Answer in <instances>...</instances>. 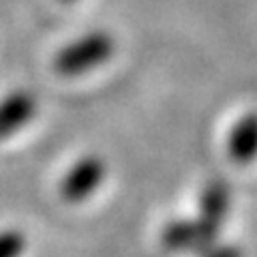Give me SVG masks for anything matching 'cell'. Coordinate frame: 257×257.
Returning <instances> with one entry per match:
<instances>
[{
    "instance_id": "6da1fadb",
    "label": "cell",
    "mask_w": 257,
    "mask_h": 257,
    "mask_svg": "<svg viewBox=\"0 0 257 257\" xmlns=\"http://www.w3.org/2000/svg\"><path fill=\"white\" fill-rule=\"evenodd\" d=\"M116 47L118 41L109 30H88L60 47L54 56V71L69 79L90 75L114 58Z\"/></svg>"
},
{
    "instance_id": "7a4b0ae2",
    "label": "cell",
    "mask_w": 257,
    "mask_h": 257,
    "mask_svg": "<svg viewBox=\"0 0 257 257\" xmlns=\"http://www.w3.org/2000/svg\"><path fill=\"white\" fill-rule=\"evenodd\" d=\"M107 180V161L96 152L79 157L60 178L58 193L67 204H84L94 197Z\"/></svg>"
},
{
    "instance_id": "3957f363",
    "label": "cell",
    "mask_w": 257,
    "mask_h": 257,
    "mask_svg": "<svg viewBox=\"0 0 257 257\" xmlns=\"http://www.w3.org/2000/svg\"><path fill=\"white\" fill-rule=\"evenodd\" d=\"M216 240H219V236L208 229L197 216L195 219H187V216L172 219L161 234L163 246L174 253H199Z\"/></svg>"
},
{
    "instance_id": "277c9868",
    "label": "cell",
    "mask_w": 257,
    "mask_h": 257,
    "mask_svg": "<svg viewBox=\"0 0 257 257\" xmlns=\"http://www.w3.org/2000/svg\"><path fill=\"white\" fill-rule=\"evenodd\" d=\"M231 204H234L231 184L225 178H210L202 187V191H199L197 219L219 236L229 212H231Z\"/></svg>"
},
{
    "instance_id": "5b68a950",
    "label": "cell",
    "mask_w": 257,
    "mask_h": 257,
    "mask_svg": "<svg viewBox=\"0 0 257 257\" xmlns=\"http://www.w3.org/2000/svg\"><path fill=\"white\" fill-rule=\"evenodd\" d=\"M227 159L238 167H248L257 161V109H248L236 118L225 140Z\"/></svg>"
},
{
    "instance_id": "8992f818",
    "label": "cell",
    "mask_w": 257,
    "mask_h": 257,
    "mask_svg": "<svg viewBox=\"0 0 257 257\" xmlns=\"http://www.w3.org/2000/svg\"><path fill=\"white\" fill-rule=\"evenodd\" d=\"M37 114V99L28 92H13L0 103V140L24 128Z\"/></svg>"
},
{
    "instance_id": "52a82bcc",
    "label": "cell",
    "mask_w": 257,
    "mask_h": 257,
    "mask_svg": "<svg viewBox=\"0 0 257 257\" xmlns=\"http://www.w3.org/2000/svg\"><path fill=\"white\" fill-rule=\"evenodd\" d=\"M26 248V238L22 231H0V257H22Z\"/></svg>"
},
{
    "instance_id": "ba28073f",
    "label": "cell",
    "mask_w": 257,
    "mask_h": 257,
    "mask_svg": "<svg viewBox=\"0 0 257 257\" xmlns=\"http://www.w3.org/2000/svg\"><path fill=\"white\" fill-rule=\"evenodd\" d=\"M199 257H242V251L236 246V244H229V242H212L208 244L206 248L197 253Z\"/></svg>"
},
{
    "instance_id": "9c48e42d",
    "label": "cell",
    "mask_w": 257,
    "mask_h": 257,
    "mask_svg": "<svg viewBox=\"0 0 257 257\" xmlns=\"http://www.w3.org/2000/svg\"><path fill=\"white\" fill-rule=\"evenodd\" d=\"M62 3H75V0H62Z\"/></svg>"
}]
</instances>
